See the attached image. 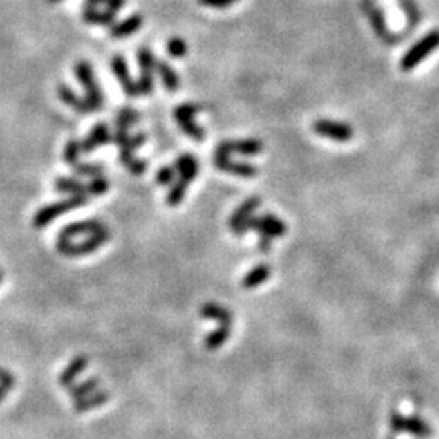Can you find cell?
<instances>
[{
	"mask_svg": "<svg viewBox=\"0 0 439 439\" xmlns=\"http://www.w3.org/2000/svg\"><path fill=\"white\" fill-rule=\"evenodd\" d=\"M73 71H75V75L78 78V82H80V85L83 86V90H85V98L88 101V104L91 106V111L96 113V111L103 109L104 95L101 86L98 85V82H96L91 64L86 61H80Z\"/></svg>",
	"mask_w": 439,
	"mask_h": 439,
	"instance_id": "cell-1",
	"label": "cell"
},
{
	"mask_svg": "<svg viewBox=\"0 0 439 439\" xmlns=\"http://www.w3.org/2000/svg\"><path fill=\"white\" fill-rule=\"evenodd\" d=\"M111 239V231L108 226L104 230L98 231V233L90 234V238L85 239L83 243L73 244L72 241H61L57 239V252L62 254L66 257H80L86 256V254H91L106 244Z\"/></svg>",
	"mask_w": 439,
	"mask_h": 439,
	"instance_id": "cell-2",
	"label": "cell"
},
{
	"mask_svg": "<svg viewBox=\"0 0 439 439\" xmlns=\"http://www.w3.org/2000/svg\"><path fill=\"white\" fill-rule=\"evenodd\" d=\"M438 48H439V31L434 30L431 31V33L424 35L418 43H415L412 48L407 50L400 61V68L405 72L413 71V68L417 67L423 59H427L428 55Z\"/></svg>",
	"mask_w": 439,
	"mask_h": 439,
	"instance_id": "cell-3",
	"label": "cell"
},
{
	"mask_svg": "<svg viewBox=\"0 0 439 439\" xmlns=\"http://www.w3.org/2000/svg\"><path fill=\"white\" fill-rule=\"evenodd\" d=\"M249 230H256L261 236H267V238H280L283 236L286 233V225L281 221L280 218H277L275 215L272 214H265L261 216H251L246 223L241 226V230L238 231L234 236L241 238L244 234L247 233Z\"/></svg>",
	"mask_w": 439,
	"mask_h": 439,
	"instance_id": "cell-4",
	"label": "cell"
},
{
	"mask_svg": "<svg viewBox=\"0 0 439 439\" xmlns=\"http://www.w3.org/2000/svg\"><path fill=\"white\" fill-rule=\"evenodd\" d=\"M88 202V196H71L66 200L50 203L41 209L33 218L35 228H44L46 225H49L54 218H57L59 215L67 214V212L75 210L78 207H83Z\"/></svg>",
	"mask_w": 439,
	"mask_h": 439,
	"instance_id": "cell-5",
	"label": "cell"
},
{
	"mask_svg": "<svg viewBox=\"0 0 439 439\" xmlns=\"http://www.w3.org/2000/svg\"><path fill=\"white\" fill-rule=\"evenodd\" d=\"M200 111H202L200 104L184 103L181 106H178L173 113L174 121L178 122V126L181 127V131L186 133V136L198 142L203 140V137H205V131H203V129L194 121L196 114L200 113Z\"/></svg>",
	"mask_w": 439,
	"mask_h": 439,
	"instance_id": "cell-6",
	"label": "cell"
},
{
	"mask_svg": "<svg viewBox=\"0 0 439 439\" xmlns=\"http://www.w3.org/2000/svg\"><path fill=\"white\" fill-rule=\"evenodd\" d=\"M263 150V143L262 140H257V138H246V140H226L221 142L218 147H216L215 153L216 155H226L231 156L233 153L244 155V156H254L259 155Z\"/></svg>",
	"mask_w": 439,
	"mask_h": 439,
	"instance_id": "cell-7",
	"label": "cell"
},
{
	"mask_svg": "<svg viewBox=\"0 0 439 439\" xmlns=\"http://www.w3.org/2000/svg\"><path fill=\"white\" fill-rule=\"evenodd\" d=\"M312 127L317 136L330 138V140L335 142H348L353 138V129H351L348 124L344 122L329 121V119H319V121L314 122Z\"/></svg>",
	"mask_w": 439,
	"mask_h": 439,
	"instance_id": "cell-8",
	"label": "cell"
},
{
	"mask_svg": "<svg viewBox=\"0 0 439 439\" xmlns=\"http://www.w3.org/2000/svg\"><path fill=\"white\" fill-rule=\"evenodd\" d=\"M111 71H113L115 77H118V80H119V83H121L124 93H126L127 96H131V98H136V96H138L137 82L131 77V72H129L127 62H126V59H124V55L118 54V55H114L113 59H111Z\"/></svg>",
	"mask_w": 439,
	"mask_h": 439,
	"instance_id": "cell-9",
	"label": "cell"
},
{
	"mask_svg": "<svg viewBox=\"0 0 439 439\" xmlns=\"http://www.w3.org/2000/svg\"><path fill=\"white\" fill-rule=\"evenodd\" d=\"M214 165L223 173H230L234 176H241V178H254L257 176V168L251 163H244V161H233L226 155H216L214 156Z\"/></svg>",
	"mask_w": 439,
	"mask_h": 439,
	"instance_id": "cell-10",
	"label": "cell"
},
{
	"mask_svg": "<svg viewBox=\"0 0 439 439\" xmlns=\"http://www.w3.org/2000/svg\"><path fill=\"white\" fill-rule=\"evenodd\" d=\"M104 228L106 225L101 223L100 220H82L77 221V223L67 225L66 228L61 230L57 239H61V241H72V238L85 236V234H95Z\"/></svg>",
	"mask_w": 439,
	"mask_h": 439,
	"instance_id": "cell-11",
	"label": "cell"
},
{
	"mask_svg": "<svg viewBox=\"0 0 439 439\" xmlns=\"http://www.w3.org/2000/svg\"><path fill=\"white\" fill-rule=\"evenodd\" d=\"M262 200L259 197H249L246 202H243L241 205H239V209L234 212L233 215H231L230 218V230L233 231L234 234L238 233L239 230H241V226L246 223V221L251 218V215L256 212L259 207H261Z\"/></svg>",
	"mask_w": 439,
	"mask_h": 439,
	"instance_id": "cell-12",
	"label": "cell"
},
{
	"mask_svg": "<svg viewBox=\"0 0 439 439\" xmlns=\"http://www.w3.org/2000/svg\"><path fill=\"white\" fill-rule=\"evenodd\" d=\"M108 143H111L109 127H108V124L100 122V124H96L93 129H91V132L88 133V136L85 137V140L82 142V151L83 153H91V151H93L95 149H98V147H103V145H108Z\"/></svg>",
	"mask_w": 439,
	"mask_h": 439,
	"instance_id": "cell-13",
	"label": "cell"
},
{
	"mask_svg": "<svg viewBox=\"0 0 439 439\" xmlns=\"http://www.w3.org/2000/svg\"><path fill=\"white\" fill-rule=\"evenodd\" d=\"M143 25V18L138 13H133V15L127 17L126 20L114 23V25L109 26V36L113 39H121L126 38V36H131L138 31Z\"/></svg>",
	"mask_w": 439,
	"mask_h": 439,
	"instance_id": "cell-14",
	"label": "cell"
},
{
	"mask_svg": "<svg viewBox=\"0 0 439 439\" xmlns=\"http://www.w3.org/2000/svg\"><path fill=\"white\" fill-rule=\"evenodd\" d=\"M57 95H59V98H61V101H64V103H66L71 109L77 111V113H80V114L93 113V111H91V106L88 104L86 98L78 96L68 85H59Z\"/></svg>",
	"mask_w": 439,
	"mask_h": 439,
	"instance_id": "cell-15",
	"label": "cell"
},
{
	"mask_svg": "<svg viewBox=\"0 0 439 439\" xmlns=\"http://www.w3.org/2000/svg\"><path fill=\"white\" fill-rule=\"evenodd\" d=\"M174 169H176V174L179 176V179H183V181L191 184L194 179H196V176L198 174V161L196 160V156L194 155L186 153L176 160Z\"/></svg>",
	"mask_w": 439,
	"mask_h": 439,
	"instance_id": "cell-16",
	"label": "cell"
},
{
	"mask_svg": "<svg viewBox=\"0 0 439 439\" xmlns=\"http://www.w3.org/2000/svg\"><path fill=\"white\" fill-rule=\"evenodd\" d=\"M156 73H158L161 83L169 93H176L181 86V78H179L178 73L173 67L169 66L168 62L165 61H156Z\"/></svg>",
	"mask_w": 439,
	"mask_h": 439,
	"instance_id": "cell-17",
	"label": "cell"
},
{
	"mask_svg": "<svg viewBox=\"0 0 439 439\" xmlns=\"http://www.w3.org/2000/svg\"><path fill=\"white\" fill-rule=\"evenodd\" d=\"M270 275H272L270 265H267V263H259V265H256L254 269L247 272V275L241 280V286L246 290L257 288V286L262 285L263 281L269 280Z\"/></svg>",
	"mask_w": 439,
	"mask_h": 439,
	"instance_id": "cell-18",
	"label": "cell"
},
{
	"mask_svg": "<svg viewBox=\"0 0 439 439\" xmlns=\"http://www.w3.org/2000/svg\"><path fill=\"white\" fill-rule=\"evenodd\" d=\"M200 316L218 321L220 326H233V314L228 309L215 303H205L200 308Z\"/></svg>",
	"mask_w": 439,
	"mask_h": 439,
	"instance_id": "cell-19",
	"label": "cell"
},
{
	"mask_svg": "<svg viewBox=\"0 0 439 439\" xmlns=\"http://www.w3.org/2000/svg\"><path fill=\"white\" fill-rule=\"evenodd\" d=\"M115 17H118V12L109 10H98V8H86L83 10V21L88 23V25H104V26H111L115 23Z\"/></svg>",
	"mask_w": 439,
	"mask_h": 439,
	"instance_id": "cell-20",
	"label": "cell"
},
{
	"mask_svg": "<svg viewBox=\"0 0 439 439\" xmlns=\"http://www.w3.org/2000/svg\"><path fill=\"white\" fill-rule=\"evenodd\" d=\"M86 366H88V358L85 357V355L75 357L71 362V364L66 368V371L59 376V384H61L62 387H71L78 374H80Z\"/></svg>",
	"mask_w": 439,
	"mask_h": 439,
	"instance_id": "cell-21",
	"label": "cell"
},
{
	"mask_svg": "<svg viewBox=\"0 0 439 439\" xmlns=\"http://www.w3.org/2000/svg\"><path fill=\"white\" fill-rule=\"evenodd\" d=\"M108 400H109V392L96 391L95 394L85 397V399L73 402V410H75L77 413L90 412V410L98 409V407L104 405Z\"/></svg>",
	"mask_w": 439,
	"mask_h": 439,
	"instance_id": "cell-22",
	"label": "cell"
},
{
	"mask_svg": "<svg viewBox=\"0 0 439 439\" xmlns=\"http://www.w3.org/2000/svg\"><path fill=\"white\" fill-rule=\"evenodd\" d=\"M54 186L55 191L62 194H71V196H90V194H88L86 184H82L78 179L73 178H57Z\"/></svg>",
	"mask_w": 439,
	"mask_h": 439,
	"instance_id": "cell-23",
	"label": "cell"
},
{
	"mask_svg": "<svg viewBox=\"0 0 439 439\" xmlns=\"http://www.w3.org/2000/svg\"><path fill=\"white\" fill-rule=\"evenodd\" d=\"M98 387H100V379L91 377V379H86V381H83L82 384L68 387V395L72 397L73 402H77V400L85 399V397L88 395L95 394V392L98 391Z\"/></svg>",
	"mask_w": 439,
	"mask_h": 439,
	"instance_id": "cell-24",
	"label": "cell"
},
{
	"mask_svg": "<svg viewBox=\"0 0 439 439\" xmlns=\"http://www.w3.org/2000/svg\"><path fill=\"white\" fill-rule=\"evenodd\" d=\"M405 433L412 434V436H417V438H429L433 434L431 428H429L422 418H418L417 415H412V417H407Z\"/></svg>",
	"mask_w": 439,
	"mask_h": 439,
	"instance_id": "cell-25",
	"label": "cell"
},
{
	"mask_svg": "<svg viewBox=\"0 0 439 439\" xmlns=\"http://www.w3.org/2000/svg\"><path fill=\"white\" fill-rule=\"evenodd\" d=\"M230 334H231V327L230 326H220L218 329L210 332L209 335H207L205 342H203V345H205L207 350H216L220 348L221 345L226 344V340L230 339Z\"/></svg>",
	"mask_w": 439,
	"mask_h": 439,
	"instance_id": "cell-26",
	"label": "cell"
},
{
	"mask_svg": "<svg viewBox=\"0 0 439 439\" xmlns=\"http://www.w3.org/2000/svg\"><path fill=\"white\" fill-rule=\"evenodd\" d=\"M137 61L140 73H153L156 71V59L149 48H140L137 50Z\"/></svg>",
	"mask_w": 439,
	"mask_h": 439,
	"instance_id": "cell-27",
	"label": "cell"
},
{
	"mask_svg": "<svg viewBox=\"0 0 439 439\" xmlns=\"http://www.w3.org/2000/svg\"><path fill=\"white\" fill-rule=\"evenodd\" d=\"M140 114L132 108H124L115 114V129H131L133 124H137Z\"/></svg>",
	"mask_w": 439,
	"mask_h": 439,
	"instance_id": "cell-28",
	"label": "cell"
},
{
	"mask_svg": "<svg viewBox=\"0 0 439 439\" xmlns=\"http://www.w3.org/2000/svg\"><path fill=\"white\" fill-rule=\"evenodd\" d=\"M187 187H189V183L183 181V179H178V181L173 184V187H171L168 196H166V202H168V205L171 207L179 205V203L183 202L184 196H186Z\"/></svg>",
	"mask_w": 439,
	"mask_h": 439,
	"instance_id": "cell-29",
	"label": "cell"
},
{
	"mask_svg": "<svg viewBox=\"0 0 439 439\" xmlns=\"http://www.w3.org/2000/svg\"><path fill=\"white\" fill-rule=\"evenodd\" d=\"M80 153H82V142L68 140L66 149H64V161L73 168V166L78 165Z\"/></svg>",
	"mask_w": 439,
	"mask_h": 439,
	"instance_id": "cell-30",
	"label": "cell"
},
{
	"mask_svg": "<svg viewBox=\"0 0 439 439\" xmlns=\"http://www.w3.org/2000/svg\"><path fill=\"white\" fill-rule=\"evenodd\" d=\"M166 49H168V54L171 57L174 59H181L187 54L186 41L183 38H178V36H174V38H171L168 43H166Z\"/></svg>",
	"mask_w": 439,
	"mask_h": 439,
	"instance_id": "cell-31",
	"label": "cell"
},
{
	"mask_svg": "<svg viewBox=\"0 0 439 439\" xmlns=\"http://www.w3.org/2000/svg\"><path fill=\"white\" fill-rule=\"evenodd\" d=\"M73 171H75L78 176H88V178H100V176H103V166L100 165L78 163L73 166Z\"/></svg>",
	"mask_w": 439,
	"mask_h": 439,
	"instance_id": "cell-32",
	"label": "cell"
},
{
	"mask_svg": "<svg viewBox=\"0 0 439 439\" xmlns=\"http://www.w3.org/2000/svg\"><path fill=\"white\" fill-rule=\"evenodd\" d=\"M137 88H138V95L140 96H149L151 95L155 88V78L153 73H140V78L137 82Z\"/></svg>",
	"mask_w": 439,
	"mask_h": 439,
	"instance_id": "cell-33",
	"label": "cell"
},
{
	"mask_svg": "<svg viewBox=\"0 0 439 439\" xmlns=\"http://www.w3.org/2000/svg\"><path fill=\"white\" fill-rule=\"evenodd\" d=\"M88 194L90 196H103L104 192H108L109 189V183L108 179H104L103 176H100V178H93V181L88 183Z\"/></svg>",
	"mask_w": 439,
	"mask_h": 439,
	"instance_id": "cell-34",
	"label": "cell"
},
{
	"mask_svg": "<svg viewBox=\"0 0 439 439\" xmlns=\"http://www.w3.org/2000/svg\"><path fill=\"white\" fill-rule=\"evenodd\" d=\"M176 178V169L174 166H163L158 173H156V183L160 186H169V184L174 183Z\"/></svg>",
	"mask_w": 439,
	"mask_h": 439,
	"instance_id": "cell-35",
	"label": "cell"
},
{
	"mask_svg": "<svg viewBox=\"0 0 439 439\" xmlns=\"http://www.w3.org/2000/svg\"><path fill=\"white\" fill-rule=\"evenodd\" d=\"M391 428L392 431L397 433V434H402L405 433V422H407V417H404V415L399 413V412H394L391 415Z\"/></svg>",
	"mask_w": 439,
	"mask_h": 439,
	"instance_id": "cell-36",
	"label": "cell"
},
{
	"mask_svg": "<svg viewBox=\"0 0 439 439\" xmlns=\"http://www.w3.org/2000/svg\"><path fill=\"white\" fill-rule=\"evenodd\" d=\"M147 142V136L145 133H142V132H138V133H136V136H131L129 137V140H127V143L126 145L122 147V149H126V150H137V149H140V147L143 145V143Z\"/></svg>",
	"mask_w": 439,
	"mask_h": 439,
	"instance_id": "cell-37",
	"label": "cell"
},
{
	"mask_svg": "<svg viewBox=\"0 0 439 439\" xmlns=\"http://www.w3.org/2000/svg\"><path fill=\"white\" fill-rule=\"evenodd\" d=\"M0 386L7 391L15 387V377H13V374L8 373L7 369H3L2 366H0Z\"/></svg>",
	"mask_w": 439,
	"mask_h": 439,
	"instance_id": "cell-38",
	"label": "cell"
},
{
	"mask_svg": "<svg viewBox=\"0 0 439 439\" xmlns=\"http://www.w3.org/2000/svg\"><path fill=\"white\" fill-rule=\"evenodd\" d=\"M126 168L131 171L132 174H136V176H140V174H143L147 171V163L145 161H142V160H138V158H133L131 163H129Z\"/></svg>",
	"mask_w": 439,
	"mask_h": 439,
	"instance_id": "cell-39",
	"label": "cell"
},
{
	"mask_svg": "<svg viewBox=\"0 0 439 439\" xmlns=\"http://www.w3.org/2000/svg\"><path fill=\"white\" fill-rule=\"evenodd\" d=\"M198 3L205 7H212V8H226L231 6L230 0H198Z\"/></svg>",
	"mask_w": 439,
	"mask_h": 439,
	"instance_id": "cell-40",
	"label": "cell"
},
{
	"mask_svg": "<svg viewBox=\"0 0 439 439\" xmlns=\"http://www.w3.org/2000/svg\"><path fill=\"white\" fill-rule=\"evenodd\" d=\"M127 0H106V8H109V10H114V12H119L121 8L126 6Z\"/></svg>",
	"mask_w": 439,
	"mask_h": 439,
	"instance_id": "cell-41",
	"label": "cell"
},
{
	"mask_svg": "<svg viewBox=\"0 0 439 439\" xmlns=\"http://www.w3.org/2000/svg\"><path fill=\"white\" fill-rule=\"evenodd\" d=\"M270 247H272V238H267V236L259 238V251L269 252Z\"/></svg>",
	"mask_w": 439,
	"mask_h": 439,
	"instance_id": "cell-42",
	"label": "cell"
},
{
	"mask_svg": "<svg viewBox=\"0 0 439 439\" xmlns=\"http://www.w3.org/2000/svg\"><path fill=\"white\" fill-rule=\"evenodd\" d=\"M101 3H106V0H85L83 2V10H86V8H98Z\"/></svg>",
	"mask_w": 439,
	"mask_h": 439,
	"instance_id": "cell-43",
	"label": "cell"
},
{
	"mask_svg": "<svg viewBox=\"0 0 439 439\" xmlns=\"http://www.w3.org/2000/svg\"><path fill=\"white\" fill-rule=\"evenodd\" d=\"M7 392H8L7 389H3V387H2V386H0V402H2L3 399H6V395H7Z\"/></svg>",
	"mask_w": 439,
	"mask_h": 439,
	"instance_id": "cell-44",
	"label": "cell"
},
{
	"mask_svg": "<svg viewBox=\"0 0 439 439\" xmlns=\"http://www.w3.org/2000/svg\"><path fill=\"white\" fill-rule=\"evenodd\" d=\"M46 2H48V3H61L62 0H46Z\"/></svg>",
	"mask_w": 439,
	"mask_h": 439,
	"instance_id": "cell-45",
	"label": "cell"
},
{
	"mask_svg": "<svg viewBox=\"0 0 439 439\" xmlns=\"http://www.w3.org/2000/svg\"><path fill=\"white\" fill-rule=\"evenodd\" d=\"M236 2H238V0H230V3H231V6H233V3H236Z\"/></svg>",
	"mask_w": 439,
	"mask_h": 439,
	"instance_id": "cell-46",
	"label": "cell"
},
{
	"mask_svg": "<svg viewBox=\"0 0 439 439\" xmlns=\"http://www.w3.org/2000/svg\"><path fill=\"white\" fill-rule=\"evenodd\" d=\"M0 281H2V270H0Z\"/></svg>",
	"mask_w": 439,
	"mask_h": 439,
	"instance_id": "cell-47",
	"label": "cell"
}]
</instances>
